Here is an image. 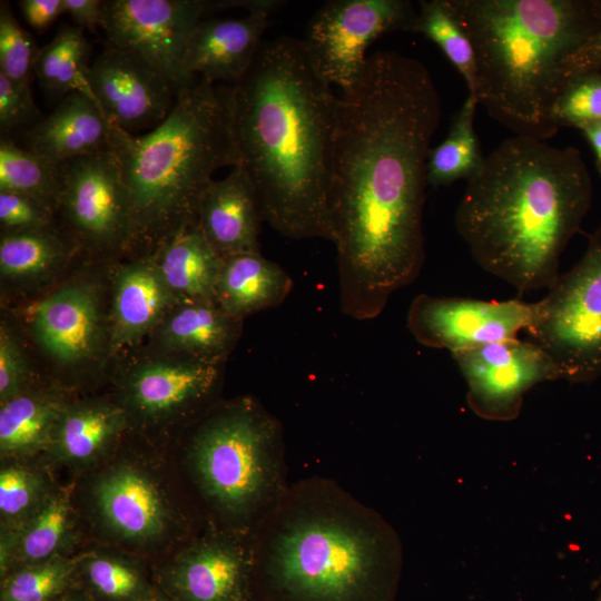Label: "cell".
Here are the masks:
<instances>
[{"label": "cell", "instance_id": "43", "mask_svg": "<svg viewBox=\"0 0 601 601\" xmlns=\"http://www.w3.org/2000/svg\"><path fill=\"white\" fill-rule=\"evenodd\" d=\"M19 6L24 20L38 32L46 30L65 13L63 0H22Z\"/></svg>", "mask_w": 601, "mask_h": 601}, {"label": "cell", "instance_id": "32", "mask_svg": "<svg viewBox=\"0 0 601 601\" xmlns=\"http://www.w3.org/2000/svg\"><path fill=\"white\" fill-rule=\"evenodd\" d=\"M410 32L421 33L434 42L463 77L469 93H475L476 65L473 46L445 0L418 1Z\"/></svg>", "mask_w": 601, "mask_h": 601}, {"label": "cell", "instance_id": "21", "mask_svg": "<svg viewBox=\"0 0 601 601\" xmlns=\"http://www.w3.org/2000/svg\"><path fill=\"white\" fill-rule=\"evenodd\" d=\"M243 322L215 300L178 303L144 344L160 352L226 364L240 338Z\"/></svg>", "mask_w": 601, "mask_h": 601}, {"label": "cell", "instance_id": "27", "mask_svg": "<svg viewBox=\"0 0 601 601\" xmlns=\"http://www.w3.org/2000/svg\"><path fill=\"white\" fill-rule=\"evenodd\" d=\"M247 570V560L236 548L211 542L185 556L176 581L186 601H240Z\"/></svg>", "mask_w": 601, "mask_h": 601}, {"label": "cell", "instance_id": "31", "mask_svg": "<svg viewBox=\"0 0 601 601\" xmlns=\"http://www.w3.org/2000/svg\"><path fill=\"white\" fill-rule=\"evenodd\" d=\"M61 188V170L13 139H0V190L30 196L52 209Z\"/></svg>", "mask_w": 601, "mask_h": 601}, {"label": "cell", "instance_id": "39", "mask_svg": "<svg viewBox=\"0 0 601 601\" xmlns=\"http://www.w3.org/2000/svg\"><path fill=\"white\" fill-rule=\"evenodd\" d=\"M41 492V482L31 471L8 466L0 474V511L7 519H14L29 511Z\"/></svg>", "mask_w": 601, "mask_h": 601}, {"label": "cell", "instance_id": "29", "mask_svg": "<svg viewBox=\"0 0 601 601\" xmlns=\"http://www.w3.org/2000/svg\"><path fill=\"white\" fill-rule=\"evenodd\" d=\"M477 99L469 93L452 119L445 139L431 148L426 179L433 188L450 186L460 179L474 177L483 166V156L474 128Z\"/></svg>", "mask_w": 601, "mask_h": 601}, {"label": "cell", "instance_id": "5", "mask_svg": "<svg viewBox=\"0 0 601 601\" xmlns=\"http://www.w3.org/2000/svg\"><path fill=\"white\" fill-rule=\"evenodd\" d=\"M445 1L473 46L479 105L514 136L552 138L563 65L601 28V0Z\"/></svg>", "mask_w": 601, "mask_h": 601}, {"label": "cell", "instance_id": "40", "mask_svg": "<svg viewBox=\"0 0 601 601\" xmlns=\"http://www.w3.org/2000/svg\"><path fill=\"white\" fill-rule=\"evenodd\" d=\"M39 116L31 88L21 87L0 73L1 137H7L9 132L26 126L32 127L41 119Z\"/></svg>", "mask_w": 601, "mask_h": 601}, {"label": "cell", "instance_id": "19", "mask_svg": "<svg viewBox=\"0 0 601 601\" xmlns=\"http://www.w3.org/2000/svg\"><path fill=\"white\" fill-rule=\"evenodd\" d=\"M270 13L260 10L243 18L201 20L186 47L183 62L186 80L199 77L233 85L242 79L264 42Z\"/></svg>", "mask_w": 601, "mask_h": 601}, {"label": "cell", "instance_id": "15", "mask_svg": "<svg viewBox=\"0 0 601 601\" xmlns=\"http://www.w3.org/2000/svg\"><path fill=\"white\" fill-rule=\"evenodd\" d=\"M535 303L483 300L420 294L410 305L407 327L424 346L452 354L518 338L533 322Z\"/></svg>", "mask_w": 601, "mask_h": 601}, {"label": "cell", "instance_id": "3", "mask_svg": "<svg viewBox=\"0 0 601 601\" xmlns=\"http://www.w3.org/2000/svg\"><path fill=\"white\" fill-rule=\"evenodd\" d=\"M592 196L579 149L513 136L466 181L454 225L485 272L520 293L549 288Z\"/></svg>", "mask_w": 601, "mask_h": 601}, {"label": "cell", "instance_id": "41", "mask_svg": "<svg viewBox=\"0 0 601 601\" xmlns=\"http://www.w3.org/2000/svg\"><path fill=\"white\" fill-rule=\"evenodd\" d=\"M88 575L93 587L110 598H129L139 588V578L129 566L110 559H95Z\"/></svg>", "mask_w": 601, "mask_h": 601}, {"label": "cell", "instance_id": "12", "mask_svg": "<svg viewBox=\"0 0 601 601\" xmlns=\"http://www.w3.org/2000/svg\"><path fill=\"white\" fill-rule=\"evenodd\" d=\"M417 8L408 0H332L311 19L302 39L315 73L341 91L363 72L367 48L382 35L410 31Z\"/></svg>", "mask_w": 601, "mask_h": 601}, {"label": "cell", "instance_id": "8", "mask_svg": "<svg viewBox=\"0 0 601 601\" xmlns=\"http://www.w3.org/2000/svg\"><path fill=\"white\" fill-rule=\"evenodd\" d=\"M109 263L85 259L57 285L6 313L30 349L58 375L80 378L109 372Z\"/></svg>", "mask_w": 601, "mask_h": 601}, {"label": "cell", "instance_id": "45", "mask_svg": "<svg viewBox=\"0 0 601 601\" xmlns=\"http://www.w3.org/2000/svg\"><path fill=\"white\" fill-rule=\"evenodd\" d=\"M594 154L595 167L601 176V119L583 126L581 129Z\"/></svg>", "mask_w": 601, "mask_h": 601}, {"label": "cell", "instance_id": "6", "mask_svg": "<svg viewBox=\"0 0 601 601\" xmlns=\"http://www.w3.org/2000/svg\"><path fill=\"white\" fill-rule=\"evenodd\" d=\"M114 151L131 207L128 256L154 254L197 224L200 200L219 168L240 166L221 87L195 77L167 118L144 135L112 125Z\"/></svg>", "mask_w": 601, "mask_h": 601}, {"label": "cell", "instance_id": "14", "mask_svg": "<svg viewBox=\"0 0 601 601\" xmlns=\"http://www.w3.org/2000/svg\"><path fill=\"white\" fill-rule=\"evenodd\" d=\"M452 357L466 382L469 407L487 421L515 420L528 391L561 380L549 355L529 339L496 342Z\"/></svg>", "mask_w": 601, "mask_h": 601}, {"label": "cell", "instance_id": "42", "mask_svg": "<svg viewBox=\"0 0 601 601\" xmlns=\"http://www.w3.org/2000/svg\"><path fill=\"white\" fill-rule=\"evenodd\" d=\"M601 71V28L563 65V88L580 75Z\"/></svg>", "mask_w": 601, "mask_h": 601}, {"label": "cell", "instance_id": "11", "mask_svg": "<svg viewBox=\"0 0 601 601\" xmlns=\"http://www.w3.org/2000/svg\"><path fill=\"white\" fill-rule=\"evenodd\" d=\"M58 225L78 244L85 258L112 262L128 256L131 207L112 150L60 165Z\"/></svg>", "mask_w": 601, "mask_h": 601}, {"label": "cell", "instance_id": "9", "mask_svg": "<svg viewBox=\"0 0 601 601\" xmlns=\"http://www.w3.org/2000/svg\"><path fill=\"white\" fill-rule=\"evenodd\" d=\"M526 333L552 359L561 380L591 383L601 376V224L580 260L535 303Z\"/></svg>", "mask_w": 601, "mask_h": 601}, {"label": "cell", "instance_id": "22", "mask_svg": "<svg viewBox=\"0 0 601 601\" xmlns=\"http://www.w3.org/2000/svg\"><path fill=\"white\" fill-rule=\"evenodd\" d=\"M112 124L89 96L72 92L23 135L24 147L60 166L73 158L111 150Z\"/></svg>", "mask_w": 601, "mask_h": 601}, {"label": "cell", "instance_id": "7", "mask_svg": "<svg viewBox=\"0 0 601 601\" xmlns=\"http://www.w3.org/2000/svg\"><path fill=\"white\" fill-rule=\"evenodd\" d=\"M189 455L204 494L233 519L262 520L286 490L282 425L253 397L207 408Z\"/></svg>", "mask_w": 601, "mask_h": 601}, {"label": "cell", "instance_id": "17", "mask_svg": "<svg viewBox=\"0 0 601 601\" xmlns=\"http://www.w3.org/2000/svg\"><path fill=\"white\" fill-rule=\"evenodd\" d=\"M112 361L146 342L178 304L151 255L112 260L108 266Z\"/></svg>", "mask_w": 601, "mask_h": 601}, {"label": "cell", "instance_id": "20", "mask_svg": "<svg viewBox=\"0 0 601 601\" xmlns=\"http://www.w3.org/2000/svg\"><path fill=\"white\" fill-rule=\"evenodd\" d=\"M262 221L254 186L239 166L223 179L211 181L197 214L199 229L223 259L260 253Z\"/></svg>", "mask_w": 601, "mask_h": 601}, {"label": "cell", "instance_id": "13", "mask_svg": "<svg viewBox=\"0 0 601 601\" xmlns=\"http://www.w3.org/2000/svg\"><path fill=\"white\" fill-rule=\"evenodd\" d=\"M210 11L214 2L203 0H108L101 28L108 45L141 57L180 89L188 40Z\"/></svg>", "mask_w": 601, "mask_h": 601}, {"label": "cell", "instance_id": "36", "mask_svg": "<svg viewBox=\"0 0 601 601\" xmlns=\"http://www.w3.org/2000/svg\"><path fill=\"white\" fill-rule=\"evenodd\" d=\"M31 349L12 319L0 322V401L17 396L35 385Z\"/></svg>", "mask_w": 601, "mask_h": 601}, {"label": "cell", "instance_id": "28", "mask_svg": "<svg viewBox=\"0 0 601 601\" xmlns=\"http://www.w3.org/2000/svg\"><path fill=\"white\" fill-rule=\"evenodd\" d=\"M128 426L118 402H69L55 431L51 447L63 459H95Z\"/></svg>", "mask_w": 601, "mask_h": 601}, {"label": "cell", "instance_id": "37", "mask_svg": "<svg viewBox=\"0 0 601 601\" xmlns=\"http://www.w3.org/2000/svg\"><path fill=\"white\" fill-rule=\"evenodd\" d=\"M69 563L52 556L22 569L3 587L2 601H47L66 584Z\"/></svg>", "mask_w": 601, "mask_h": 601}, {"label": "cell", "instance_id": "16", "mask_svg": "<svg viewBox=\"0 0 601 601\" xmlns=\"http://www.w3.org/2000/svg\"><path fill=\"white\" fill-rule=\"evenodd\" d=\"M88 83L106 118L131 135L161 124L179 91L145 59L108 43L89 67Z\"/></svg>", "mask_w": 601, "mask_h": 601}, {"label": "cell", "instance_id": "4", "mask_svg": "<svg viewBox=\"0 0 601 601\" xmlns=\"http://www.w3.org/2000/svg\"><path fill=\"white\" fill-rule=\"evenodd\" d=\"M262 524L266 601H395L397 533L335 482L315 477L286 487Z\"/></svg>", "mask_w": 601, "mask_h": 601}, {"label": "cell", "instance_id": "23", "mask_svg": "<svg viewBox=\"0 0 601 601\" xmlns=\"http://www.w3.org/2000/svg\"><path fill=\"white\" fill-rule=\"evenodd\" d=\"M293 279L277 263L257 254L223 259L214 289L215 303L233 317L245 319L280 305Z\"/></svg>", "mask_w": 601, "mask_h": 601}, {"label": "cell", "instance_id": "34", "mask_svg": "<svg viewBox=\"0 0 601 601\" xmlns=\"http://www.w3.org/2000/svg\"><path fill=\"white\" fill-rule=\"evenodd\" d=\"M39 48L7 2L0 6V73L21 87H30Z\"/></svg>", "mask_w": 601, "mask_h": 601}, {"label": "cell", "instance_id": "1", "mask_svg": "<svg viewBox=\"0 0 601 601\" xmlns=\"http://www.w3.org/2000/svg\"><path fill=\"white\" fill-rule=\"evenodd\" d=\"M427 67L396 50L368 56L338 95L329 161V215L342 312L378 316L425 260L427 158L441 119Z\"/></svg>", "mask_w": 601, "mask_h": 601}, {"label": "cell", "instance_id": "24", "mask_svg": "<svg viewBox=\"0 0 601 601\" xmlns=\"http://www.w3.org/2000/svg\"><path fill=\"white\" fill-rule=\"evenodd\" d=\"M155 265L178 303L214 300V289L223 258L204 237L198 224L189 225L154 254Z\"/></svg>", "mask_w": 601, "mask_h": 601}, {"label": "cell", "instance_id": "10", "mask_svg": "<svg viewBox=\"0 0 601 601\" xmlns=\"http://www.w3.org/2000/svg\"><path fill=\"white\" fill-rule=\"evenodd\" d=\"M225 363L152 349L145 344L111 363L118 403L128 424L158 427L201 415L215 402Z\"/></svg>", "mask_w": 601, "mask_h": 601}, {"label": "cell", "instance_id": "18", "mask_svg": "<svg viewBox=\"0 0 601 601\" xmlns=\"http://www.w3.org/2000/svg\"><path fill=\"white\" fill-rule=\"evenodd\" d=\"M85 258L59 226L0 233L1 292L28 299L70 275Z\"/></svg>", "mask_w": 601, "mask_h": 601}, {"label": "cell", "instance_id": "2", "mask_svg": "<svg viewBox=\"0 0 601 601\" xmlns=\"http://www.w3.org/2000/svg\"><path fill=\"white\" fill-rule=\"evenodd\" d=\"M221 91L263 221L288 238L333 243L329 161L338 95L312 69L302 40L264 41L242 79Z\"/></svg>", "mask_w": 601, "mask_h": 601}, {"label": "cell", "instance_id": "38", "mask_svg": "<svg viewBox=\"0 0 601 601\" xmlns=\"http://www.w3.org/2000/svg\"><path fill=\"white\" fill-rule=\"evenodd\" d=\"M58 225L52 209L37 199L8 190H0V230L16 233Z\"/></svg>", "mask_w": 601, "mask_h": 601}, {"label": "cell", "instance_id": "30", "mask_svg": "<svg viewBox=\"0 0 601 601\" xmlns=\"http://www.w3.org/2000/svg\"><path fill=\"white\" fill-rule=\"evenodd\" d=\"M83 31L62 24L52 40L40 48L35 76L47 92L62 98L82 92L93 99L88 83L90 45Z\"/></svg>", "mask_w": 601, "mask_h": 601}, {"label": "cell", "instance_id": "44", "mask_svg": "<svg viewBox=\"0 0 601 601\" xmlns=\"http://www.w3.org/2000/svg\"><path fill=\"white\" fill-rule=\"evenodd\" d=\"M65 13H68L76 27L96 32L101 27L104 1L63 0Z\"/></svg>", "mask_w": 601, "mask_h": 601}, {"label": "cell", "instance_id": "33", "mask_svg": "<svg viewBox=\"0 0 601 601\" xmlns=\"http://www.w3.org/2000/svg\"><path fill=\"white\" fill-rule=\"evenodd\" d=\"M70 521V509L65 496L47 501L22 528L7 540L1 560L9 555L20 561L41 562L52 558L59 548Z\"/></svg>", "mask_w": 601, "mask_h": 601}, {"label": "cell", "instance_id": "26", "mask_svg": "<svg viewBox=\"0 0 601 601\" xmlns=\"http://www.w3.org/2000/svg\"><path fill=\"white\" fill-rule=\"evenodd\" d=\"M69 402L58 390L35 385L1 402V453L22 456L51 447L56 427Z\"/></svg>", "mask_w": 601, "mask_h": 601}, {"label": "cell", "instance_id": "35", "mask_svg": "<svg viewBox=\"0 0 601 601\" xmlns=\"http://www.w3.org/2000/svg\"><path fill=\"white\" fill-rule=\"evenodd\" d=\"M601 119V71L580 75L566 82L553 102L551 120L562 127L581 129Z\"/></svg>", "mask_w": 601, "mask_h": 601}, {"label": "cell", "instance_id": "46", "mask_svg": "<svg viewBox=\"0 0 601 601\" xmlns=\"http://www.w3.org/2000/svg\"><path fill=\"white\" fill-rule=\"evenodd\" d=\"M595 601H601V594L597 598Z\"/></svg>", "mask_w": 601, "mask_h": 601}, {"label": "cell", "instance_id": "25", "mask_svg": "<svg viewBox=\"0 0 601 601\" xmlns=\"http://www.w3.org/2000/svg\"><path fill=\"white\" fill-rule=\"evenodd\" d=\"M97 501L107 522L126 538L149 539L164 529L165 510L157 490L132 469L106 475L97 486Z\"/></svg>", "mask_w": 601, "mask_h": 601}]
</instances>
